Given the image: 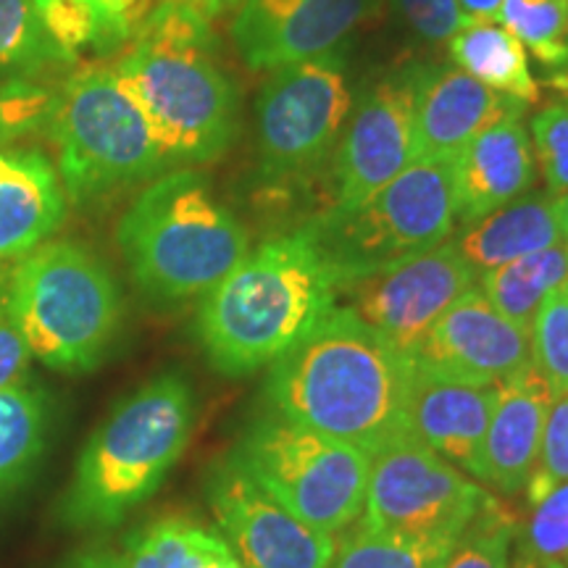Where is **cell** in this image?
Masks as SVG:
<instances>
[{
	"label": "cell",
	"instance_id": "1",
	"mask_svg": "<svg viewBox=\"0 0 568 568\" xmlns=\"http://www.w3.org/2000/svg\"><path fill=\"white\" fill-rule=\"evenodd\" d=\"M414 372L403 347L335 305L268 366L264 400L274 414L374 456L408 435Z\"/></svg>",
	"mask_w": 568,
	"mask_h": 568
},
{
	"label": "cell",
	"instance_id": "2",
	"mask_svg": "<svg viewBox=\"0 0 568 568\" xmlns=\"http://www.w3.org/2000/svg\"><path fill=\"white\" fill-rule=\"evenodd\" d=\"M339 280L308 226L247 253L197 308L195 332L219 374L272 366L337 305Z\"/></svg>",
	"mask_w": 568,
	"mask_h": 568
},
{
	"label": "cell",
	"instance_id": "3",
	"mask_svg": "<svg viewBox=\"0 0 568 568\" xmlns=\"http://www.w3.org/2000/svg\"><path fill=\"white\" fill-rule=\"evenodd\" d=\"M113 74L145 116L166 163H209L232 145L237 90L213 59V34L201 13L161 0Z\"/></svg>",
	"mask_w": 568,
	"mask_h": 568
},
{
	"label": "cell",
	"instance_id": "4",
	"mask_svg": "<svg viewBox=\"0 0 568 568\" xmlns=\"http://www.w3.org/2000/svg\"><path fill=\"white\" fill-rule=\"evenodd\" d=\"M195 395L182 374L153 376L92 432L77 460L63 521L111 529L159 493L193 437Z\"/></svg>",
	"mask_w": 568,
	"mask_h": 568
},
{
	"label": "cell",
	"instance_id": "5",
	"mask_svg": "<svg viewBox=\"0 0 568 568\" xmlns=\"http://www.w3.org/2000/svg\"><path fill=\"white\" fill-rule=\"evenodd\" d=\"M116 243L140 293L159 305L203 297L251 253L245 226L193 169L148 184L119 222Z\"/></svg>",
	"mask_w": 568,
	"mask_h": 568
},
{
	"label": "cell",
	"instance_id": "6",
	"mask_svg": "<svg viewBox=\"0 0 568 568\" xmlns=\"http://www.w3.org/2000/svg\"><path fill=\"white\" fill-rule=\"evenodd\" d=\"M3 308L32 358L67 374L103 364L124 322L116 276L80 240H48L21 255Z\"/></svg>",
	"mask_w": 568,
	"mask_h": 568
},
{
	"label": "cell",
	"instance_id": "7",
	"mask_svg": "<svg viewBox=\"0 0 568 568\" xmlns=\"http://www.w3.org/2000/svg\"><path fill=\"white\" fill-rule=\"evenodd\" d=\"M339 287L443 245L456 226L453 155L410 161L379 193L305 224Z\"/></svg>",
	"mask_w": 568,
	"mask_h": 568
},
{
	"label": "cell",
	"instance_id": "8",
	"mask_svg": "<svg viewBox=\"0 0 568 568\" xmlns=\"http://www.w3.org/2000/svg\"><path fill=\"white\" fill-rule=\"evenodd\" d=\"M48 134L59 151L63 193L74 203L153 180L169 166L151 126L113 69L82 67L55 90Z\"/></svg>",
	"mask_w": 568,
	"mask_h": 568
},
{
	"label": "cell",
	"instance_id": "9",
	"mask_svg": "<svg viewBox=\"0 0 568 568\" xmlns=\"http://www.w3.org/2000/svg\"><path fill=\"white\" fill-rule=\"evenodd\" d=\"M247 479L314 529L345 531L364 514L372 456L264 408L230 456Z\"/></svg>",
	"mask_w": 568,
	"mask_h": 568
},
{
	"label": "cell",
	"instance_id": "10",
	"mask_svg": "<svg viewBox=\"0 0 568 568\" xmlns=\"http://www.w3.org/2000/svg\"><path fill=\"white\" fill-rule=\"evenodd\" d=\"M353 111L347 61L339 48L274 69L255 101L261 176L301 180L343 138Z\"/></svg>",
	"mask_w": 568,
	"mask_h": 568
},
{
	"label": "cell",
	"instance_id": "11",
	"mask_svg": "<svg viewBox=\"0 0 568 568\" xmlns=\"http://www.w3.org/2000/svg\"><path fill=\"white\" fill-rule=\"evenodd\" d=\"M487 497L479 481L406 435L372 456L361 527L453 545Z\"/></svg>",
	"mask_w": 568,
	"mask_h": 568
},
{
	"label": "cell",
	"instance_id": "12",
	"mask_svg": "<svg viewBox=\"0 0 568 568\" xmlns=\"http://www.w3.org/2000/svg\"><path fill=\"white\" fill-rule=\"evenodd\" d=\"M424 69L422 63H408L372 84L355 103L337 142L332 209L345 211L368 201L414 161Z\"/></svg>",
	"mask_w": 568,
	"mask_h": 568
},
{
	"label": "cell",
	"instance_id": "13",
	"mask_svg": "<svg viewBox=\"0 0 568 568\" xmlns=\"http://www.w3.org/2000/svg\"><path fill=\"white\" fill-rule=\"evenodd\" d=\"M471 287H477V272L453 243H443L343 284L339 295L361 322L410 355L426 329Z\"/></svg>",
	"mask_w": 568,
	"mask_h": 568
},
{
	"label": "cell",
	"instance_id": "14",
	"mask_svg": "<svg viewBox=\"0 0 568 568\" xmlns=\"http://www.w3.org/2000/svg\"><path fill=\"white\" fill-rule=\"evenodd\" d=\"M209 503L222 539L243 568H326L337 537L284 510L240 471L232 458L219 460L209 477Z\"/></svg>",
	"mask_w": 568,
	"mask_h": 568
},
{
	"label": "cell",
	"instance_id": "15",
	"mask_svg": "<svg viewBox=\"0 0 568 568\" xmlns=\"http://www.w3.org/2000/svg\"><path fill=\"white\" fill-rule=\"evenodd\" d=\"M410 358L447 379L500 385L531 364V329L510 322L471 287L426 329Z\"/></svg>",
	"mask_w": 568,
	"mask_h": 568
},
{
	"label": "cell",
	"instance_id": "16",
	"mask_svg": "<svg viewBox=\"0 0 568 568\" xmlns=\"http://www.w3.org/2000/svg\"><path fill=\"white\" fill-rule=\"evenodd\" d=\"M368 6L372 0H243L232 40L247 69L274 71L337 48Z\"/></svg>",
	"mask_w": 568,
	"mask_h": 568
},
{
	"label": "cell",
	"instance_id": "17",
	"mask_svg": "<svg viewBox=\"0 0 568 568\" xmlns=\"http://www.w3.org/2000/svg\"><path fill=\"white\" fill-rule=\"evenodd\" d=\"M495 397L497 385H468L416 366L406 410L408 437L481 481L485 437Z\"/></svg>",
	"mask_w": 568,
	"mask_h": 568
},
{
	"label": "cell",
	"instance_id": "18",
	"mask_svg": "<svg viewBox=\"0 0 568 568\" xmlns=\"http://www.w3.org/2000/svg\"><path fill=\"white\" fill-rule=\"evenodd\" d=\"M527 103L489 90L458 67H426L416 105L414 161L422 155H456L468 140L510 116Z\"/></svg>",
	"mask_w": 568,
	"mask_h": 568
},
{
	"label": "cell",
	"instance_id": "19",
	"mask_svg": "<svg viewBox=\"0 0 568 568\" xmlns=\"http://www.w3.org/2000/svg\"><path fill=\"white\" fill-rule=\"evenodd\" d=\"M537 161L521 116H510L466 142L453 155L456 222L474 224L527 195L535 184Z\"/></svg>",
	"mask_w": 568,
	"mask_h": 568
},
{
	"label": "cell",
	"instance_id": "20",
	"mask_svg": "<svg viewBox=\"0 0 568 568\" xmlns=\"http://www.w3.org/2000/svg\"><path fill=\"white\" fill-rule=\"evenodd\" d=\"M552 389L535 366L521 368L497 385L485 437V477L495 493L514 497L527 489L537 468Z\"/></svg>",
	"mask_w": 568,
	"mask_h": 568
},
{
	"label": "cell",
	"instance_id": "21",
	"mask_svg": "<svg viewBox=\"0 0 568 568\" xmlns=\"http://www.w3.org/2000/svg\"><path fill=\"white\" fill-rule=\"evenodd\" d=\"M67 219V193L38 151H0V261L48 243Z\"/></svg>",
	"mask_w": 568,
	"mask_h": 568
},
{
	"label": "cell",
	"instance_id": "22",
	"mask_svg": "<svg viewBox=\"0 0 568 568\" xmlns=\"http://www.w3.org/2000/svg\"><path fill=\"white\" fill-rule=\"evenodd\" d=\"M560 243L566 240L558 197L550 193H527L479 222L466 224L464 232L453 240V247L479 276L521 255Z\"/></svg>",
	"mask_w": 568,
	"mask_h": 568
},
{
	"label": "cell",
	"instance_id": "23",
	"mask_svg": "<svg viewBox=\"0 0 568 568\" xmlns=\"http://www.w3.org/2000/svg\"><path fill=\"white\" fill-rule=\"evenodd\" d=\"M450 55L456 67L489 90L516 98L521 103H537L539 88L529 71L527 51L508 30L495 21H471L450 40Z\"/></svg>",
	"mask_w": 568,
	"mask_h": 568
},
{
	"label": "cell",
	"instance_id": "24",
	"mask_svg": "<svg viewBox=\"0 0 568 568\" xmlns=\"http://www.w3.org/2000/svg\"><path fill=\"white\" fill-rule=\"evenodd\" d=\"M568 282V243L521 255L508 264L479 274V293L508 316L510 322L531 329L539 305Z\"/></svg>",
	"mask_w": 568,
	"mask_h": 568
},
{
	"label": "cell",
	"instance_id": "25",
	"mask_svg": "<svg viewBox=\"0 0 568 568\" xmlns=\"http://www.w3.org/2000/svg\"><path fill=\"white\" fill-rule=\"evenodd\" d=\"M48 403L40 389H0V497L30 477L48 439Z\"/></svg>",
	"mask_w": 568,
	"mask_h": 568
},
{
	"label": "cell",
	"instance_id": "26",
	"mask_svg": "<svg viewBox=\"0 0 568 568\" xmlns=\"http://www.w3.org/2000/svg\"><path fill=\"white\" fill-rule=\"evenodd\" d=\"M69 55L42 24L32 0H0V77L38 80L74 67Z\"/></svg>",
	"mask_w": 568,
	"mask_h": 568
},
{
	"label": "cell",
	"instance_id": "27",
	"mask_svg": "<svg viewBox=\"0 0 568 568\" xmlns=\"http://www.w3.org/2000/svg\"><path fill=\"white\" fill-rule=\"evenodd\" d=\"M222 545V535L195 518L163 516L134 531L119 560L122 568H203Z\"/></svg>",
	"mask_w": 568,
	"mask_h": 568
},
{
	"label": "cell",
	"instance_id": "28",
	"mask_svg": "<svg viewBox=\"0 0 568 568\" xmlns=\"http://www.w3.org/2000/svg\"><path fill=\"white\" fill-rule=\"evenodd\" d=\"M453 545L416 542L366 527H347L326 568H443Z\"/></svg>",
	"mask_w": 568,
	"mask_h": 568
},
{
	"label": "cell",
	"instance_id": "29",
	"mask_svg": "<svg viewBox=\"0 0 568 568\" xmlns=\"http://www.w3.org/2000/svg\"><path fill=\"white\" fill-rule=\"evenodd\" d=\"M495 24L529 48L542 67H568V0H503Z\"/></svg>",
	"mask_w": 568,
	"mask_h": 568
},
{
	"label": "cell",
	"instance_id": "30",
	"mask_svg": "<svg viewBox=\"0 0 568 568\" xmlns=\"http://www.w3.org/2000/svg\"><path fill=\"white\" fill-rule=\"evenodd\" d=\"M518 537V518L489 495L471 524L460 531L443 568H510Z\"/></svg>",
	"mask_w": 568,
	"mask_h": 568
},
{
	"label": "cell",
	"instance_id": "31",
	"mask_svg": "<svg viewBox=\"0 0 568 568\" xmlns=\"http://www.w3.org/2000/svg\"><path fill=\"white\" fill-rule=\"evenodd\" d=\"M531 366L552 397L568 395V282L545 297L531 322Z\"/></svg>",
	"mask_w": 568,
	"mask_h": 568
},
{
	"label": "cell",
	"instance_id": "32",
	"mask_svg": "<svg viewBox=\"0 0 568 568\" xmlns=\"http://www.w3.org/2000/svg\"><path fill=\"white\" fill-rule=\"evenodd\" d=\"M51 38L74 59L82 51L113 53L122 48L88 0H32Z\"/></svg>",
	"mask_w": 568,
	"mask_h": 568
},
{
	"label": "cell",
	"instance_id": "33",
	"mask_svg": "<svg viewBox=\"0 0 568 568\" xmlns=\"http://www.w3.org/2000/svg\"><path fill=\"white\" fill-rule=\"evenodd\" d=\"M518 556L542 564H568V479L531 503V514L518 524Z\"/></svg>",
	"mask_w": 568,
	"mask_h": 568
},
{
	"label": "cell",
	"instance_id": "34",
	"mask_svg": "<svg viewBox=\"0 0 568 568\" xmlns=\"http://www.w3.org/2000/svg\"><path fill=\"white\" fill-rule=\"evenodd\" d=\"M55 90L32 80L0 77V151L21 138L42 132L51 122Z\"/></svg>",
	"mask_w": 568,
	"mask_h": 568
},
{
	"label": "cell",
	"instance_id": "35",
	"mask_svg": "<svg viewBox=\"0 0 568 568\" xmlns=\"http://www.w3.org/2000/svg\"><path fill=\"white\" fill-rule=\"evenodd\" d=\"M531 138H535V155L542 169L545 184L550 195L568 193V98L550 103L531 119Z\"/></svg>",
	"mask_w": 568,
	"mask_h": 568
},
{
	"label": "cell",
	"instance_id": "36",
	"mask_svg": "<svg viewBox=\"0 0 568 568\" xmlns=\"http://www.w3.org/2000/svg\"><path fill=\"white\" fill-rule=\"evenodd\" d=\"M566 479H568V395H560L552 400V406L548 410V422H545L537 468L535 474H531L527 489H524V493H527L529 506Z\"/></svg>",
	"mask_w": 568,
	"mask_h": 568
},
{
	"label": "cell",
	"instance_id": "37",
	"mask_svg": "<svg viewBox=\"0 0 568 568\" xmlns=\"http://www.w3.org/2000/svg\"><path fill=\"white\" fill-rule=\"evenodd\" d=\"M408 27L426 42H447L468 24L458 0H395Z\"/></svg>",
	"mask_w": 568,
	"mask_h": 568
},
{
	"label": "cell",
	"instance_id": "38",
	"mask_svg": "<svg viewBox=\"0 0 568 568\" xmlns=\"http://www.w3.org/2000/svg\"><path fill=\"white\" fill-rule=\"evenodd\" d=\"M32 353L0 303V389L27 385Z\"/></svg>",
	"mask_w": 568,
	"mask_h": 568
},
{
	"label": "cell",
	"instance_id": "39",
	"mask_svg": "<svg viewBox=\"0 0 568 568\" xmlns=\"http://www.w3.org/2000/svg\"><path fill=\"white\" fill-rule=\"evenodd\" d=\"M88 3L98 11L119 45H124L138 32L140 19H145L148 11V0H88Z\"/></svg>",
	"mask_w": 568,
	"mask_h": 568
},
{
	"label": "cell",
	"instance_id": "40",
	"mask_svg": "<svg viewBox=\"0 0 568 568\" xmlns=\"http://www.w3.org/2000/svg\"><path fill=\"white\" fill-rule=\"evenodd\" d=\"M169 3H180L184 9H193L195 13H201V17L209 21L213 17H222L224 11L234 9V6H240L243 0H169Z\"/></svg>",
	"mask_w": 568,
	"mask_h": 568
},
{
	"label": "cell",
	"instance_id": "41",
	"mask_svg": "<svg viewBox=\"0 0 568 568\" xmlns=\"http://www.w3.org/2000/svg\"><path fill=\"white\" fill-rule=\"evenodd\" d=\"M63 568H122V560H119V556H113V552L92 550L74 556Z\"/></svg>",
	"mask_w": 568,
	"mask_h": 568
},
{
	"label": "cell",
	"instance_id": "42",
	"mask_svg": "<svg viewBox=\"0 0 568 568\" xmlns=\"http://www.w3.org/2000/svg\"><path fill=\"white\" fill-rule=\"evenodd\" d=\"M460 11L466 13L468 24L471 21H495V13L503 0H458Z\"/></svg>",
	"mask_w": 568,
	"mask_h": 568
},
{
	"label": "cell",
	"instance_id": "43",
	"mask_svg": "<svg viewBox=\"0 0 568 568\" xmlns=\"http://www.w3.org/2000/svg\"><path fill=\"white\" fill-rule=\"evenodd\" d=\"M203 568H243L237 564V558L232 556V550H230V545H222V548H219L216 552H213V556L205 560L203 564Z\"/></svg>",
	"mask_w": 568,
	"mask_h": 568
},
{
	"label": "cell",
	"instance_id": "44",
	"mask_svg": "<svg viewBox=\"0 0 568 568\" xmlns=\"http://www.w3.org/2000/svg\"><path fill=\"white\" fill-rule=\"evenodd\" d=\"M548 84L552 90H558V92H564V95L568 98V67H564V69H558L556 74H550L548 77Z\"/></svg>",
	"mask_w": 568,
	"mask_h": 568
},
{
	"label": "cell",
	"instance_id": "45",
	"mask_svg": "<svg viewBox=\"0 0 568 568\" xmlns=\"http://www.w3.org/2000/svg\"><path fill=\"white\" fill-rule=\"evenodd\" d=\"M510 568H556V564H542V560L518 556L516 564H510Z\"/></svg>",
	"mask_w": 568,
	"mask_h": 568
},
{
	"label": "cell",
	"instance_id": "46",
	"mask_svg": "<svg viewBox=\"0 0 568 568\" xmlns=\"http://www.w3.org/2000/svg\"><path fill=\"white\" fill-rule=\"evenodd\" d=\"M558 213H560V226H564V240L568 243V193L558 197Z\"/></svg>",
	"mask_w": 568,
	"mask_h": 568
},
{
	"label": "cell",
	"instance_id": "47",
	"mask_svg": "<svg viewBox=\"0 0 568 568\" xmlns=\"http://www.w3.org/2000/svg\"><path fill=\"white\" fill-rule=\"evenodd\" d=\"M556 568H568V564H556Z\"/></svg>",
	"mask_w": 568,
	"mask_h": 568
},
{
	"label": "cell",
	"instance_id": "48",
	"mask_svg": "<svg viewBox=\"0 0 568 568\" xmlns=\"http://www.w3.org/2000/svg\"><path fill=\"white\" fill-rule=\"evenodd\" d=\"M566 40H568V38H566Z\"/></svg>",
	"mask_w": 568,
	"mask_h": 568
}]
</instances>
